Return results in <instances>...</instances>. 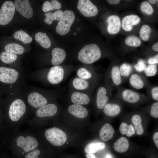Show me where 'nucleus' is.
<instances>
[{
  "mask_svg": "<svg viewBox=\"0 0 158 158\" xmlns=\"http://www.w3.org/2000/svg\"><path fill=\"white\" fill-rule=\"evenodd\" d=\"M105 147V144L102 142L90 143L85 147L84 151L86 153L94 154L99 150L104 149Z\"/></svg>",
  "mask_w": 158,
  "mask_h": 158,
  "instance_id": "nucleus-28",
  "label": "nucleus"
},
{
  "mask_svg": "<svg viewBox=\"0 0 158 158\" xmlns=\"http://www.w3.org/2000/svg\"><path fill=\"white\" fill-rule=\"evenodd\" d=\"M40 153V151L39 150H34L27 154L25 156V158H34L38 156Z\"/></svg>",
  "mask_w": 158,
  "mask_h": 158,
  "instance_id": "nucleus-44",
  "label": "nucleus"
},
{
  "mask_svg": "<svg viewBox=\"0 0 158 158\" xmlns=\"http://www.w3.org/2000/svg\"><path fill=\"white\" fill-rule=\"evenodd\" d=\"M135 131L133 126L132 124L129 125V128L128 131L126 133L127 136L130 137L134 134Z\"/></svg>",
  "mask_w": 158,
  "mask_h": 158,
  "instance_id": "nucleus-48",
  "label": "nucleus"
},
{
  "mask_svg": "<svg viewBox=\"0 0 158 158\" xmlns=\"http://www.w3.org/2000/svg\"><path fill=\"white\" fill-rule=\"evenodd\" d=\"M68 112L75 117L78 118H84L88 114V111L83 106L77 104L70 105L67 109Z\"/></svg>",
  "mask_w": 158,
  "mask_h": 158,
  "instance_id": "nucleus-20",
  "label": "nucleus"
},
{
  "mask_svg": "<svg viewBox=\"0 0 158 158\" xmlns=\"http://www.w3.org/2000/svg\"><path fill=\"white\" fill-rule=\"evenodd\" d=\"M27 103L31 107L37 109L50 103L49 101L58 95L55 91L46 90H33L25 95Z\"/></svg>",
  "mask_w": 158,
  "mask_h": 158,
  "instance_id": "nucleus-2",
  "label": "nucleus"
},
{
  "mask_svg": "<svg viewBox=\"0 0 158 158\" xmlns=\"http://www.w3.org/2000/svg\"><path fill=\"white\" fill-rule=\"evenodd\" d=\"M107 2L110 4L116 5L118 4L120 0H108Z\"/></svg>",
  "mask_w": 158,
  "mask_h": 158,
  "instance_id": "nucleus-50",
  "label": "nucleus"
},
{
  "mask_svg": "<svg viewBox=\"0 0 158 158\" xmlns=\"http://www.w3.org/2000/svg\"><path fill=\"white\" fill-rule=\"evenodd\" d=\"M109 92L106 85H102L97 88L95 94V99L97 108L103 109L109 100Z\"/></svg>",
  "mask_w": 158,
  "mask_h": 158,
  "instance_id": "nucleus-13",
  "label": "nucleus"
},
{
  "mask_svg": "<svg viewBox=\"0 0 158 158\" xmlns=\"http://www.w3.org/2000/svg\"><path fill=\"white\" fill-rule=\"evenodd\" d=\"M140 20V17L137 15L132 14L126 16L122 19V27L125 31H130L132 30L133 26L138 24Z\"/></svg>",
  "mask_w": 158,
  "mask_h": 158,
  "instance_id": "nucleus-18",
  "label": "nucleus"
},
{
  "mask_svg": "<svg viewBox=\"0 0 158 158\" xmlns=\"http://www.w3.org/2000/svg\"><path fill=\"white\" fill-rule=\"evenodd\" d=\"M16 10L24 17L30 18L32 17L33 11L28 0H16L14 3Z\"/></svg>",
  "mask_w": 158,
  "mask_h": 158,
  "instance_id": "nucleus-14",
  "label": "nucleus"
},
{
  "mask_svg": "<svg viewBox=\"0 0 158 158\" xmlns=\"http://www.w3.org/2000/svg\"><path fill=\"white\" fill-rule=\"evenodd\" d=\"M20 72L15 69L0 66V83L7 85L14 86L21 78Z\"/></svg>",
  "mask_w": 158,
  "mask_h": 158,
  "instance_id": "nucleus-5",
  "label": "nucleus"
},
{
  "mask_svg": "<svg viewBox=\"0 0 158 158\" xmlns=\"http://www.w3.org/2000/svg\"><path fill=\"white\" fill-rule=\"evenodd\" d=\"M69 98L73 104L83 106L88 104L91 99V93L69 90Z\"/></svg>",
  "mask_w": 158,
  "mask_h": 158,
  "instance_id": "nucleus-10",
  "label": "nucleus"
},
{
  "mask_svg": "<svg viewBox=\"0 0 158 158\" xmlns=\"http://www.w3.org/2000/svg\"><path fill=\"white\" fill-rule=\"evenodd\" d=\"M153 139L157 148H158V132H155L153 135Z\"/></svg>",
  "mask_w": 158,
  "mask_h": 158,
  "instance_id": "nucleus-49",
  "label": "nucleus"
},
{
  "mask_svg": "<svg viewBox=\"0 0 158 158\" xmlns=\"http://www.w3.org/2000/svg\"><path fill=\"white\" fill-rule=\"evenodd\" d=\"M140 96L138 92L128 89L124 90L121 93V97L124 101L132 104L138 102L140 99Z\"/></svg>",
  "mask_w": 158,
  "mask_h": 158,
  "instance_id": "nucleus-21",
  "label": "nucleus"
},
{
  "mask_svg": "<svg viewBox=\"0 0 158 158\" xmlns=\"http://www.w3.org/2000/svg\"><path fill=\"white\" fill-rule=\"evenodd\" d=\"M105 158H112V157L110 154H108L106 155Z\"/></svg>",
  "mask_w": 158,
  "mask_h": 158,
  "instance_id": "nucleus-54",
  "label": "nucleus"
},
{
  "mask_svg": "<svg viewBox=\"0 0 158 158\" xmlns=\"http://www.w3.org/2000/svg\"><path fill=\"white\" fill-rule=\"evenodd\" d=\"M110 76L113 83L116 86L120 85L122 82L119 67L117 65L113 66L110 71Z\"/></svg>",
  "mask_w": 158,
  "mask_h": 158,
  "instance_id": "nucleus-26",
  "label": "nucleus"
},
{
  "mask_svg": "<svg viewBox=\"0 0 158 158\" xmlns=\"http://www.w3.org/2000/svg\"><path fill=\"white\" fill-rule=\"evenodd\" d=\"M134 128L135 131L138 135H140L143 133L144 129L141 124L135 126Z\"/></svg>",
  "mask_w": 158,
  "mask_h": 158,
  "instance_id": "nucleus-46",
  "label": "nucleus"
},
{
  "mask_svg": "<svg viewBox=\"0 0 158 158\" xmlns=\"http://www.w3.org/2000/svg\"><path fill=\"white\" fill-rule=\"evenodd\" d=\"M148 1L150 3L152 4H155L158 2V0H149Z\"/></svg>",
  "mask_w": 158,
  "mask_h": 158,
  "instance_id": "nucleus-53",
  "label": "nucleus"
},
{
  "mask_svg": "<svg viewBox=\"0 0 158 158\" xmlns=\"http://www.w3.org/2000/svg\"><path fill=\"white\" fill-rule=\"evenodd\" d=\"M15 10L13 2L6 1L4 2L0 10V25H4L9 23L13 19Z\"/></svg>",
  "mask_w": 158,
  "mask_h": 158,
  "instance_id": "nucleus-9",
  "label": "nucleus"
},
{
  "mask_svg": "<svg viewBox=\"0 0 158 158\" xmlns=\"http://www.w3.org/2000/svg\"><path fill=\"white\" fill-rule=\"evenodd\" d=\"M15 38L21 41L24 44H29L31 43L32 38L25 31L22 30L17 31L13 34Z\"/></svg>",
  "mask_w": 158,
  "mask_h": 158,
  "instance_id": "nucleus-30",
  "label": "nucleus"
},
{
  "mask_svg": "<svg viewBox=\"0 0 158 158\" xmlns=\"http://www.w3.org/2000/svg\"><path fill=\"white\" fill-rule=\"evenodd\" d=\"M61 7V4L58 1L53 0L51 1H46L43 4L42 10L44 12L51 10L59 9Z\"/></svg>",
  "mask_w": 158,
  "mask_h": 158,
  "instance_id": "nucleus-31",
  "label": "nucleus"
},
{
  "mask_svg": "<svg viewBox=\"0 0 158 158\" xmlns=\"http://www.w3.org/2000/svg\"><path fill=\"white\" fill-rule=\"evenodd\" d=\"M119 70L121 76L126 77L129 76L131 73L132 67L130 64L124 63L120 66Z\"/></svg>",
  "mask_w": 158,
  "mask_h": 158,
  "instance_id": "nucleus-35",
  "label": "nucleus"
},
{
  "mask_svg": "<svg viewBox=\"0 0 158 158\" xmlns=\"http://www.w3.org/2000/svg\"><path fill=\"white\" fill-rule=\"evenodd\" d=\"M35 40L41 46L44 48H49L51 46V42L46 34L41 32H37L35 35Z\"/></svg>",
  "mask_w": 158,
  "mask_h": 158,
  "instance_id": "nucleus-25",
  "label": "nucleus"
},
{
  "mask_svg": "<svg viewBox=\"0 0 158 158\" xmlns=\"http://www.w3.org/2000/svg\"><path fill=\"white\" fill-rule=\"evenodd\" d=\"M148 63L150 65H154L158 63V54L150 58L148 60Z\"/></svg>",
  "mask_w": 158,
  "mask_h": 158,
  "instance_id": "nucleus-47",
  "label": "nucleus"
},
{
  "mask_svg": "<svg viewBox=\"0 0 158 158\" xmlns=\"http://www.w3.org/2000/svg\"><path fill=\"white\" fill-rule=\"evenodd\" d=\"M75 19L74 13L72 11L66 10L63 13L56 28V32L59 34L64 35L68 33Z\"/></svg>",
  "mask_w": 158,
  "mask_h": 158,
  "instance_id": "nucleus-7",
  "label": "nucleus"
},
{
  "mask_svg": "<svg viewBox=\"0 0 158 158\" xmlns=\"http://www.w3.org/2000/svg\"><path fill=\"white\" fill-rule=\"evenodd\" d=\"M102 54L98 46L95 44L84 46L78 52V59L86 64L92 63L99 60Z\"/></svg>",
  "mask_w": 158,
  "mask_h": 158,
  "instance_id": "nucleus-3",
  "label": "nucleus"
},
{
  "mask_svg": "<svg viewBox=\"0 0 158 158\" xmlns=\"http://www.w3.org/2000/svg\"><path fill=\"white\" fill-rule=\"evenodd\" d=\"M45 18L44 20V22L48 25L51 24L54 20L53 13L51 12L45 13Z\"/></svg>",
  "mask_w": 158,
  "mask_h": 158,
  "instance_id": "nucleus-40",
  "label": "nucleus"
},
{
  "mask_svg": "<svg viewBox=\"0 0 158 158\" xmlns=\"http://www.w3.org/2000/svg\"><path fill=\"white\" fill-rule=\"evenodd\" d=\"M140 8L142 12L148 15L152 14L154 12L152 7L147 1H144L141 3Z\"/></svg>",
  "mask_w": 158,
  "mask_h": 158,
  "instance_id": "nucleus-36",
  "label": "nucleus"
},
{
  "mask_svg": "<svg viewBox=\"0 0 158 158\" xmlns=\"http://www.w3.org/2000/svg\"><path fill=\"white\" fill-rule=\"evenodd\" d=\"M157 70V67L156 65H150L147 66L144 72L147 76L151 77L154 76L156 74Z\"/></svg>",
  "mask_w": 158,
  "mask_h": 158,
  "instance_id": "nucleus-37",
  "label": "nucleus"
},
{
  "mask_svg": "<svg viewBox=\"0 0 158 158\" xmlns=\"http://www.w3.org/2000/svg\"><path fill=\"white\" fill-rule=\"evenodd\" d=\"M17 56L15 54L3 51L0 54V59L3 62L6 64H11L14 62L17 59Z\"/></svg>",
  "mask_w": 158,
  "mask_h": 158,
  "instance_id": "nucleus-32",
  "label": "nucleus"
},
{
  "mask_svg": "<svg viewBox=\"0 0 158 158\" xmlns=\"http://www.w3.org/2000/svg\"><path fill=\"white\" fill-rule=\"evenodd\" d=\"M16 144L18 147L22 148L26 152L34 150L38 145L37 140L30 136L25 137L22 135L19 136L17 138Z\"/></svg>",
  "mask_w": 158,
  "mask_h": 158,
  "instance_id": "nucleus-11",
  "label": "nucleus"
},
{
  "mask_svg": "<svg viewBox=\"0 0 158 158\" xmlns=\"http://www.w3.org/2000/svg\"><path fill=\"white\" fill-rule=\"evenodd\" d=\"M131 121L134 126L141 124V117L139 115L135 114L132 117Z\"/></svg>",
  "mask_w": 158,
  "mask_h": 158,
  "instance_id": "nucleus-41",
  "label": "nucleus"
},
{
  "mask_svg": "<svg viewBox=\"0 0 158 158\" xmlns=\"http://www.w3.org/2000/svg\"><path fill=\"white\" fill-rule=\"evenodd\" d=\"M103 111L107 115L114 116L118 114L121 111V108L117 104L107 103L104 107Z\"/></svg>",
  "mask_w": 158,
  "mask_h": 158,
  "instance_id": "nucleus-24",
  "label": "nucleus"
},
{
  "mask_svg": "<svg viewBox=\"0 0 158 158\" xmlns=\"http://www.w3.org/2000/svg\"><path fill=\"white\" fill-rule=\"evenodd\" d=\"M129 83L130 85L136 89H140L144 86V83L142 78L138 74L133 73L130 76Z\"/></svg>",
  "mask_w": 158,
  "mask_h": 158,
  "instance_id": "nucleus-27",
  "label": "nucleus"
},
{
  "mask_svg": "<svg viewBox=\"0 0 158 158\" xmlns=\"http://www.w3.org/2000/svg\"><path fill=\"white\" fill-rule=\"evenodd\" d=\"M14 96L8 108V115L10 119L13 122L18 121L24 115L27 106L21 95L14 91Z\"/></svg>",
  "mask_w": 158,
  "mask_h": 158,
  "instance_id": "nucleus-4",
  "label": "nucleus"
},
{
  "mask_svg": "<svg viewBox=\"0 0 158 158\" xmlns=\"http://www.w3.org/2000/svg\"><path fill=\"white\" fill-rule=\"evenodd\" d=\"M98 81V79L87 80L76 76L70 80L69 83V89L71 90L91 93Z\"/></svg>",
  "mask_w": 158,
  "mask_h": 158,
  "instance_id": "nucleus-6",
  "label": "nucleus"
},
{
  "mask_svg": "<svg viewBox=\"0 0 158 158\" xmlns=\"http://www.w3.org/2000/svg\"><path fill=\"white\" fill-rule=\"evenodd\" d=\"M58 110L56 104L50 103L37 109L36 114L39 118L52 116L56 115Z\"/></svg>",
  "mask_w": 158,
  "mask_h": 158,
  "instance_id": "nucleus-15",
  "label": "nucleus"
},
{
  "mask_svg": "<svg viewBox=\"0 0 158 158\" xmlns=\"http://www.w3.org/2000/svg\"><path fill=\"white\" fill-rule=\"evenodd\" d=\"M51 54V63L53 66L61 64L65 60L66 55L65 51L63 49L59 47L53 49Z\"/></svg>",
  "mask_w": 158,
  "mask_h": 158,
  "instance_id": "nucleus-19",
  "label": "nucleus"
},
{
  "mask_svg": "<svg viewBox=\"0 0 158 158\" xmlns=\"http://www.w3.org/2000/svg\"><path fill=\"white\" fill-rule=\"evenodd\" d=\"M150 114L154 118L158 117V102H156L152 105L150 110Z\"/></svg>",
  "mask_w": 158,
  "mask_h": 158,
  "instance_id": "nucleus-38",
  "label": "nucleus"
},
{
  "mask_svg": "<svg viewBox=\"0 0 158 158\" xmlns=\"http://www.w3.org/2000/svg\"><path fill=\"white\" fill-rule=\"evenodd\" d=\"M80 13L86 17H93L98 12L97 7L89 0H80L77 8Z\"/></svg>",
  "mask_w": 158,
  "mask_h": 158,
  "instance_id": "nucleus-12",
  "label": "nucleus"
},
{
  "mask_svg": "<svg viewBox=\"0 0 158 158\" xmlns=\"http://www.w3.org/2000/svg\"><path fill=\"white\" fill-rule=\"evenodd\" d=\"M151 32L150 27L148 25H144L142 26L140 29V36L142 40L147 41L149 38Z\"/></svg>",
  "mask_w": 158,
  "mask_h": 158,
  "instance_id": "nucleus-34",
  "label": "nucleus"
},
{
  "mask_svg": "<svg viewBox=\"0 0 158 158\" xmlns=\"http://www.w3.org/2000/svg\"><path fill=\"white\" fill-rule=\"evenodd\" d=\"M152 49L156 52L158 51V42H157L156 43L154 44L152 46Z\"/></svg>",
  "mask_w": 158,
  "mask_h": 158,
  "instance_id": "nucleus-51",
  "label": "nucleus"
},
{
  "mask_svg": "<svg viewBox=\"0 0 158 158\" xmlns=\"http://www.w3.org/2000/svg\"><path fill=\"white\" fill-rule=\"evenodd\" d=\"M6 51L16 54H21L25 51L24 47L16 43H11L6 45L5 47Z\"/></svg>",
  "mask_w": 158,
  "mask_h": 158,
  "instance_id": "nucleus-29",
  "label": "nucleus"
},
{
  "mask_svg": "<svg viewBox=\"0 0 158 158\" xmlns=\"http://www.w3.org/2000/svg\"><path fill=\"white\" fill-rule=\"evenodd\" d=\"M34 158H39L36 157H34Z\"/></svg>",
  "mask_w": 158,
  "mask_h": 158,
  "instance_id": "nucleus-55",
  "label": "nucleus"
},
{
  "mask_svg": "<svg viewBox=\"0 0 158 158\" xmlns=\"http://www.w3.org/2000/svg\"><path fill=\"white\" fill-rule=\"evenodd\" d=\"M63 13L61 10L57 11L53 13L54 20H59L61 18Z\"/></svg>",
  "mask_w": 158,
  "mask_h": 158,
  "instance_id": "nucleus-45",
  "label": "nucleus"
},
{
  "mask_svg": "<svg viewBox=\"0 0 158 158\" xmlns=\"http://www.w3.org/2000/svg\"><path fill=\"white\" fill-rule=\"evenodd\" d=\"M114 133V130L109 123H105L102 127L99 132V136L102 140L107 141L111 139Z\"/></svg>",
  "mask_w": 158,
  "mask_h": 158,
  "instance_id": "nucleus-22",
  "label": "nucleus"
},
{
  "mask_svg": "<svg viewBox=\"0 0 158 158\" xmlns=\"http://www.w3.org/2000/svg\"><path fill=\"white\" fill-rule=\"evenodd\" d=\"M151 94L152 98L156 101H158V87H153L151 90Z\"/></svg>",
  "mask_w": 158,
  "mask_h": 158,
  "instance_id": "nucleus-43",
  "label": "nucleus"
},
{
  "mask_svg": "<svg viewBox=\"0 0 158 158\" xmlns=\"http://www.w3.org/2000/svg\"><path fill=\"white\" fill-rule=\"evenodd\" d=\"M129 145L128 140L124 137H121L118 139L113 145V148L116 152L123 153L126 151Z\"/></svg>",
  "mask_w": 158,
  "mask_h": 158,
  "instance_id": "nucleus-23",
  "label": "nucleus"
},
{
  "mask_svg": "<svg viewBox=\"0 0 158 158\" xmlns=\"http://www.w3.org/2000/svg\"><path fill=\"white\" fill-rule=\"evenodd\" d=\"M147 66L144 62L140 61L134 66V68L138 72H142L144 71Z\"/></svg>",
  "mask_w": 158,
  "mask_h": 158,
  "instance_id": "nucleus-39",
  "label": "nucleus"
},
{
  "mask_svg": "<svg viewBox=\"0 0 158 158\" xmlns=\"http://www.w3.org/2000/svg\"><path fill=\"white\" fill-rule=\"evenodd\" d=\"M86 156V158H96L95 156L92 154L87 153Z\"/></svg>",
  "mask_w": 158,
  "mask_h": 158,
  "instance_id": "nucleus-52",
  "label": "nucleus"
},
{
  "mask_svg": "<svg viewBox=\"0 0 158 158\" xmlns=\"http://www.w3.org/2000/svg\"><path fill=\"white\" fill-rule=\"evenodd\" d=\"M129 125L125 122L122 123L119 127V130L121 133L122 135L126 134L128 130Z\"/></svg>",
  "mask_w": 158,
  "mask_h": 158,
  "instance_id": "nucleus-42",
  "label": "nucleus"
},
{
  "mask_svg": "<svg viewBox=\"0 0 158 158\" xmlns=\"http://www.w3.org/2000/svg\"><path fill=\"white\" fill-rule=\"evenodd\" d=\"M71 67L60 65L54 66L49 68L37 72L38 79L51 85H56L64 81L73 72Z\"/></svg>",
  "mask_w": 158,
  "mask_h": 158,
  "instance_id": "nucleus-1",
  "label": "nucleus"
},
{
  "mask_svg": "<svg viewBox=\"0 0 158 158\" xmlns=\"http://www.w3.org/2000/svg\"><path fill=\"white\" fill-rule=\"evenodd\" d=\"M108 23L107 30L110 34L114 35L118 33L121 27V22L119 17L117 16L113 15L107 18Z\"/></svg>",
  "mask_w": 158,
  "mask_h": 158,
  "instance_id": "nucleus-16",
  "label": "nucleus"
},
{
  "mask_svg": "<svg viewBox=\"0 0 158 158\" xmlns=\"http://www.w3.org/2000/svg\"><path fill=\"white\" fill-rule=\"evenodd\" d=\"M125 43L126 44L130 47H138L141 44V41L138 37L130 35L127 37L125 39Z\"/></svg>",
  "mask_w": 158,
  "mask_h": 158,
  "instance_id": "nucleus-33",
  "label": "nucleus"
},
{
  "mask_svg": "<svg viewBox=\"0 0 158 158\" xmlns=\"http://www.w3.org/2000/svg\"><path fill=\"white\" fill-rule=\"evenodd\" d=\"M76 74L77 77L85 80H92L98 79L95 72L86 67H79L76 70Z\"/></svg>",
  "mask_w": 158,
  "mask_h": 158,
  "instance_id": "nucleus-17",
  "label": "nucleus"
},
{
  "mask_svg": "<svg viewBox=\"0 0 158 158\" xmlns=\"http://www.w3.org/2000/svg\"><path fill=\"white\" fill-rule=\"evenodd\" d=\"M45 135L47 140L51 144L56 146L62 145L67 140L66 133L57 127H52L47 129L45 131Z\"/></svg>",
  "mask_w": 158,
  "mask_h": 158,
  "instance_id": "nucleus-8",
  "label": "nucleus"
}]
</instances>
